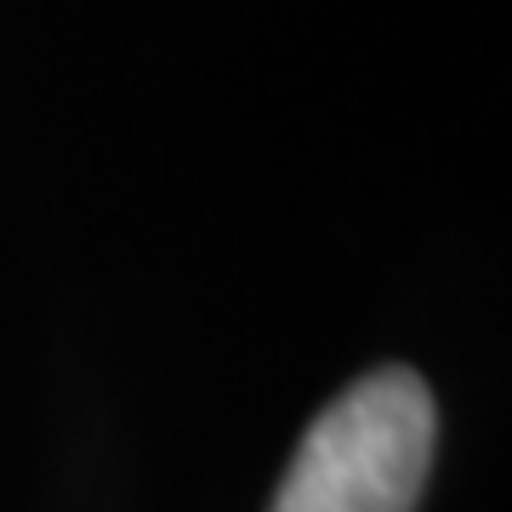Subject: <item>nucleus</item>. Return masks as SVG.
Masks as SVG:
<instances>
[{
    "label": "nucleus",
    "instance_id": "f257e3e1",
    "mask_svg": "<svg viewBox=\"0 0 512 512\" xmlns=\"http://www.w3.org/2000/svg\"><path fill=\"white\" fill-rule=\"evenodd\" d=\"M433 461V399L416 370L353 382L296 444L274 512H410Z\"/></svg>",
    "mask_w": 512,
    "mask_h": 512
}]
</instances>
